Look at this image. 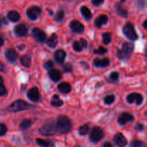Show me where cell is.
<instances>
[{"mask_svg":"<svg viewBox=\"0 0 147 147\" xmlns=\"http://www.w3.org/2000/svg\"><path fill=\"white\" fill-rule=\"evenodd\" d=\"M107 49L105 48V47H102V46H100V47H98V49H97V50H95L94 53H96V54H98V55H103L105 54V53H107Z\"/></svg>","mask_w":147,"mask_h":147,"instance_id":"cell-35","label":"cell"},{"mask_svg":"<svg viewBox=\"0 0 147 147\" xmlns=\"http://www.w3.org/2000/svg\"><path fill=\"white\" fill-rule=\"evenodd\" d=\"M36 142L37 144L41 147H54V144L50 141L44 140L42 139H37Z\"/></svg>","mask_w":147,"mask_h":147,"instance_id":"cell-26","label":"cell"},{"mask_svg":"<svg viewBox=\"0 0 147 147\" xmlns=\"http://www.w3.org/2000/svg\"><path fill=\"white\" fill-rule=\"evenodd\" d=\"M70 28L76 33H82L85 30V27L81 22L78 20H73L70 24Z\"/></svg>","mask_w":147,"mask_h":147,"instance_id":"cell-10","label":"cell"},{"mask_svg":"<svg viewBox=\"0 0 147 147\" xmlns=\"http://www.w3.org/2000/svg\"><path fill=\"white\" fill-rule=\"evenodd\" d=\"M108 20L109 18L105 14H101V15H99L97 18L95 20V26H96L97 28H100L103 25L106 24L108 22Z\"/></svg>","mask_w":147,"mask_h":147,"instance_id":"cell-16","label":"cell"},{"mask_svg":"<svg viewBox=\"0 0 147 147\" xmlns=\"http://www.w3.org/2000/svg\"><path fill=\"white\" fill-rule=\"evenodd\" d=\"M58 42V37L56 34H53L50 36V38L47 40V44L50 47H55Z\"/></svg>","mask_w":147,"mask_h":147,"instance_id":"cell-20","label":"cell"},{"mask_svg":"<svg viewBox=\"0 0 147 147\" xmlns=\"http://www.w3.org/2000/svg\"><path fill=\"white\" fill-rule=\"evenodd\" d=\"M134 45L130 42H124L121 50H118L117 56L121 60H128L130 57L131 54L133 52Z\"/></svg>","mask_w":147,"mask_h":147,"instance_id":"cell-2","label":"cell"},{"mask_svg":"<svg viewBox=\"0 0 147 147\" xmlns=\"http://www.w3.org/2000/svg\"><path fill=\"white\" fill-rule=\"evenodd\" d=\"M66 57V53L63 50H57L55 53V59L60 64L64 63Z\"/></svg>","mask_w":147,"mask_h":147,"instance_id":"cell-17","label":"cell"},{"mask_svg":"<svg viewBox=\"0 0 147 147\" xmlns=\"http://www.w3.org/2000/svg\"><path fill=\"white\" fill-rule=\"evenodd\" d=\"M65 17V12L63 9L59 10L58 11L56 14L55 17V20L57 22H61L63 20Z\"/></svg>","mask_w":147,"mask_h":147,"instance_id":"cell-29","label":"cell"},{"mask_svg":"<svg viewBox=\"0 0 147 147\" xmlns=\"http://www.w3.org/2000/svg\"><path fill=\"white\" fill-rule=\"evenodd\" d=\"M32 35L37 41L44 42L46 40V34L40 29L35 27L32 30Z\"/></svg>","mask_w":147,"mask_h":147,"instance_id":"cell-9","label":"cell"},{"mask_svg":"<svg viewBox=\"0 0 147 147\" xmlns=\"http://www.w3.org/2000/svg\"><path fill=\"white\" fill-rule=\"evenodd\" d=\"M135 129L137 131H142L144 130V125L141 123H138L135 126Z\"/></svg>","mask_w":147,"mask_h":147,"instance_id":"cell-39","label":"cell"},{"mask_svg":"<svg viewBox=\"0 0 147 147\" xmlns=\"http://www.w3.org/2000/svg\"><path fill=\"white\" fill-rule=\"evenodd\" d=\"M134 117L129 113H123L119 118V123L121 125H125L129 122L133 121Z\"/></svg>","mask_w":147,"mask_h":147,"instance_id":"cell-13","label":"cell"},{"mask_svg":"<svg viewBox=\"0 0 147 147\" xmlns=\"http://www.w3.org/2000/svg\"><path fill=\"white\" fill-rule=\"evenodd\" d=\"M114 142L119 147H125L127 145V140L121 133H118L115 135Z\"/></svg>","mask_w":147,"mask_h":147,"instance_id":"cell-12","label":"cell"},{"mask_svg":"<svg viewBox=\"0 0 147 147\" xmlns=\"http://www.w3.org/2000/svg\"><path fill=\"white\" fill-rule=\"evenodd\" d=\"M27 97L33 102H36L40 100V92H39L38 88L36 87L30 88L27 92Z\"/></svg>","mask_w":147,"mask_h":147,"instance_id":"cell-11","label":"cell"},{"mask_svg":"<svg viewBox=\"0 0 147 147\" xmlns=\"http://www.w3.org/2000/svg\"><path fill=\"white\" fill-rule=\"evenodd\" d=\"M104 1V0H91L92 4L94 6H100Z\"/></svg>","mask_w":147,"mask_h":147,"instance_id":"cell-40","label":"cell"},{"mask_svg":"<svg viewBox=\"0 0 147 147\" xmlns=\"http://www.w3.org/2000/svg\"><path fill=\"white\" fill-rule=\"evenodd\" d=\"M20 63L24 67H30V65H31V57L30 55H23L20 58Z\"/></svg>","mask_w":147,"mask_h":147,"instance_id":"cell-22","label":"cell"},{"mask_svg":"<svg viewBox=\"0 0 147 147\" xmlns=\"http://www.w3.org/2000/svg\"><path fill=\"white\" fill-rule=\"evenodd\" d=\"M5 56L7 60H8L9 63H13L17 60L18 57V53L13 49H8L7 50L5 53Z\"/></svg>","mask_w":147,"mask_h":147,"instance_id":"cell-14","label":"cell"},{"mask_svg":"<svg viewBox=\"0 0 147 147\" xmlns=\"http://www.w3.org/2000/svg\"><path fill=\"white\" fill-rule=\"evenodd\" d=\"M41 11L40 7H37V6H33V7H30L27 10V15L30 20H35L40 16Z\"/></svg>","mask_w":147,"mask_h":147,"instance_id":"cell-7","label":"cell"},{"mask_svg":"<svg viewBox=\"0 0 147 147\" xmlns=\"http://www.w3.org/2000/svg\"><path fill=\"white\" fill-rule=\"evenodd\" d=\"M58 90L61 93H68L71 90V86L67 83H62L58 86Z\"/></svg>","mask_w":147,"mask_h":147,"instance_id":"cell-23","label":"cell"},{"mask_svg":"<svg viewBox=\"0 0 147 147\" xmlns=\"http://www.w3.org/2000/svg\"><path fill=\"white\" fill-rule=\"evenodd\" d=\"M3 67H4V65H3V64L2 63H1V62H0V70H2L3 69Z\"/></svg>","mask_w":147,"mask_h":147,"instance_id":"cell-47","label":"cell"},{"mask_svg":"<svg viewBox=\"0 0 147 147\" xmlns=\"http://www.w3.org/2000/svg\"><path fill=\"white\" fill-rule=\"evenodd\" d=\"M125 1H126V0H121V3L125 2Z\"/></svg>","mask_w":147,"mask_h":147,"instance_id":"cell-49","label":"cell"},{"mask_svg":"<svg viewBox=\"0 0 147 147\" xmlns=\"http://www.w3.org/2000/svg\"><path fill=\"white\" fill-rule=\"evenodd\" d=\"M109 63H110V61H109V60L108 58H104V59L96 58L94 60V61H93L94 65L98 67H107V66L109 65Z\"/></svg>","mask_w":147,"mask_h":147,"instance_id":"cell-18","label":"cell"},{"mask_svg":"<svg viewBox=\"0 0 147 147\" xmlns=\"http://www.w3.org/2000/svg\"><path fill=\"white\" fill-rule=\"evenodd\" d=\"M143 27H144V28H145L146 30H147V20H146L144 22Z\"/></svg>","mask_w":147,"mask_h":147,"instance_id":"cell-45","label":"cell"},{"mask_svg":"<svg viewBox=\"0 0 147 147\" xmlns=\"http://www.w3.org/2000/svg\"><path fill=\"white\" fill-rule=\"evenodd\" d=\"M3 83V79H2V78L0 76V85H1V83Z\"/></svg>","mask_w":147,"mask_h":147,"instance_id":"cell-48","label":"cell"},{"mask_svg":"<svg viewBox=\"0 0 147 147\" xmlns=\"http://www.w3.org/2000/svg\"><path fill=\"white\" fill-rule=\"evenodd\" d=\"M27 32H28V29L24 24H20L14 27V32L17 36H20V37L26 35Z\"/></svg>","mask_w":147,"mask_h":147,"instance_id":"cell-15","label":"cell"},{"mask_svg":"<svg viewBox=\"0 0 147 147\" xmlns=\"http://www.w3.org/2000/svg\"><path fill=\"white\" fill-rule=\"evenodd\" d=\"M3 44H4V40L2 37H0V47L3 45Z\"/></svg>","mask_w":147,"mask_h":147,"instance_id":"cell-46","label":"cell"},{"mask_svg":"<svg viewBox=\"0 0 147 147\" xmlns=\"http://www.w3.org/2000/svg\"><path fill=\"white\" fill-rule=\"evenodd\" d=\"M32 107V106L28 104V103H26L24 100H17L10 105V106L9 107V111L15 113V112L27 110V109H30Z\"/></svg>","mask_w":147,"mask_h":147,"instance_id":"cell-4","label":"cell"},{"mask_svg":"<svg viewBox=\"0 0 147 147\" xmlns=\"http://www.w3.org/2000/svg\"><path fill=\"white\" fill-rule=\"evenodd\" d=\"M51 104L53 106H55V107H59V106H61L63 104V101L62 100H60V97L57 95H54L51 100Z\"/></svg>","mask_w":147,"mask_h":147,"instance_id":"cell-27","label":"cell"},{"mask_svg":"<svg viewBox=\"0 0 147 147\" xmlns=\"http://www.w3.org/2000/svg\"><path fill=\"white\" fill-rule=\"evenodd\" d=\"M123 34L126 36L128 39L131 40H136L138 39V35L136 32L134 27L130 22H127L123 27Z\"/></svg>","mask_w":147,"mask_h":147,"instance_id":"cell-5","label":"cell"},{"mask_svg":"<svg viewBox=\"0 0 147 147\" xmlns=\"http://www.w3.org/2000/svg\"><path fill=\"white\" fill-rule=\"evenodd\" d=\"M126 100H127L128 103H136V105L139 106V105L142 104V102H143L144 98L143 96H142V95H141L140 93H133L128 95L127 98H126Z\"/></svg>","mask_w":147,"mask_h":147,"instance_id":"cell-8","label":"cell"},{"mask_svg":"<svg viewBox=\"0 0 147 147\" xmlns=\"http://www.w3.org/2000/svg\"><path fill=\"white\" fill-rule=\"evenodd\" d=\"M8 19L10 21L13 22H16L19 21L20 19V15L17 11H10L7 14Z\"/></svg>","mask_w":147,"mask_h":147,"instance_id":"cell-24","label":"cell"},{"mask_svg":"<svg viewBox=\"0 0 147 147\" xmlns=\"http://www.w3.org/2000/svg\"><path fill=\"white\" fill-rule=\"evenodd\" d=\"M6 93H7V90H6L5 87L2 85H0V96H4L6 94Z\"/></svg>","mask_w":147,"mask_h":147,"instance_id":"cell-41","label":"cell"},{"mask_svg":"<svg viewBox=\"0 0 147 147\" xmlns=\"http://www.w3.org/2000/svg\"><path fill=\"white\" fill-rule=\"evenodd\" d=\"M103 136H104V134H103V130L100 127H94L90 132V140L92 142L96 143V142L101 140Z\"/></svg>","mask_w":147,"mask_h":147,"instance_id":"cell-6","label":"cell"},{"mask_svg":"<svg viewBox=\"0 0 147 147\" xmlns=\"http://www.w3.org/2000/svg\"><path fill=\"white\" fill-rule=\"evenodd\" d=\"M89 129H89L88 125H87V124L83 125V126H81L80 128H79V129H78L79 134H80V135H82V136L87 134L89 131Z\"/></svg>","mask_w":147,"mask_h":147,"instance_id":"cell-30","label":"cell"},{"mask_svg":"<svg viewBox=\"0 0 147 147\" xmlns=\"http://www.w3.org/2000/svg\"><path fill=\"white\" fill-rule=\"evenodd\" d=\"M80 45L82 46V47H83V48H86V47H87V45H88L87 41H86V40H85V39H83V38L80 39Z\"/></svg>","mask_w":147,"mask_h":147,"instance_id":"cell-42","label":"cell"},{"mask_svg":"<svg viewBox=\"0 0 147 147\" xmlns=\"http://www.w3.org/2000/svg\"><path fill=\"white\" fill-rule=\"evenodd\" d=\"M53 65H53V62H52L51 60H48V61H47L45 63L44 67L45 69H47V70H49V69L51 70V68L53 67Z\"/></svg>","mask_w":147,"mask_h":147,"instance_id":"cell-38","label":"cell"},{"mask_svg":"<svg viewBox=\"0 0 147 147\" xmlns=\"http://www.w3.org/2000/svg\"><path fill=\"white\" fill-rule=\"evenodd\" d=\"M49 76L55 82L58 81L61 79V73L59 70H55V69H51L49 71Z\"/></svg>","mask_w":147,"mask_h":147,"instance_id":"cell-19","label":"cell"},{"mask_svg":"<svg viewBox=\"0 0 147 147\" xmlns=\"http://www.w3.org/2000/svg\"><path fill=\"white\" fill-rule=\"evenodd\" d=\"M102 147H113V146H112V144L110 143V142H105V143H103Z\"/></svg>","mask_w":147,"mask_h":147,"instance_id":"cell-44","label":"cell"},{"mask_svg":"<svg viewBox=\"0 0 147 147\" xmlns=\"http://www.w3.org/2000/svg\"><path fill=\"white\" fill-rule=\"evenodd\" d=\"M80 11H81V14H83V16L84 17V18L86 20H89L91 19L92 17V14L90 10L86 6H83L80 8Z\"/></svg>","mask_w":147,"mask_h":147,"instance_id":"cell-25","label":"cell"},{"mask_svg":"<svg viewBox=\"0 0 147 147\" xmlns=\"http://www.w3.org/2000/svg\"><path fill=\"white\" fill-rule=\"evenodd\" d=\"M130 147H145V144L139 140H134L131 142Z\"/></svg>","mask_w":147,"mask_h":147,"instance_id":"cell-32","label":"cell"},{"mask_svg":"<svg viewBox=\"0 0 147 147\" xmlns=\"http://www.w3.org/2000/svg\"><path fill=\"white\" fill-rule=\"evenodd\" d=\"M115 9H116V11L118 14L122 17H126L128 16V12L119 3H116L115 4Z\"/></svg>","mask_w":147,"mask_h":147,"instance_id":"cell-21","label":"cell"},{"mask_svg":"<svg viewBox=\"0 0 147 147\" xmlns=\"http://www.w3.org/2000/svg\"><path fill=\"white\" fill-rule=\"evenodd\" d=\"M32 121L30 119H24V121L21 122L20 125V128L22 130H25V129H28L29 127H30V126L32 125Z\"/></svg>","mask_w":147,"mask_h":147,"instance_id":"cell-28","label":"cell"},{"mask_svg":"<svg viewBox=\"0 0 147 147\" xmlns=\"http://www.w3.org/2000/svg\"><path fill=\"white\" fill-rule=\"evenodd\" d=\"M110 78L113 80H117L119 78V74L118 72H112L110 75Z\"/></svg>","mask_w":147,"mask_h":147,"instance_id":"cell-37","label":"cell"},{"mask_svg":"<svg viewBox=\"0 0 147 147\" xmlns=\"http://www.w3.org/2000/svg\"><path fill=\"white\" fill-rule=\"evenodd\" d=\"M7 131V126L3 123H0V136H4Z\"/></svg>","mask_w":147,"mask_h":147,"instance_id":"cell-36","label":"cell"},{"mask_svg":"<svg viewBox=\"0 0 147 147\" xmlns=\"http://www.w3.org/2000/svg\"><path fill=\"white\" fill-rule=\"evenodd\" d=\"M57 132L60 134H66L72 129V123L69 118L65 116H60L57 119L55 123Z\"/></svg>","mask_w":147,"mask_h":147,"instance_id":"cell-1","label":"cell"},{"mask_svg":"<svg viewBox=\"0 0 147 147\" xmlns=\"http://www.w3.org/2000/svg\"><path fill=\"white\" fill-rule=\"evenodd\" d=\"M73 48L76 52H81L82 50H83V47L80 45V42L78 41L74 42L73 45Z\"/></svg>","mask_w":147,"mask_h":147,"instance_id":"cell-34","label":"cell"},{"mask_svg":"<svg viewBox=\"0 0 147 147\" xmlns=\"http://www.w3.org/2000/svg\"><path fill=\"white\" fill-rule=\"evenodd\" d=\"M111 41V36L109 32H105L103 34V44L108 45Z\"/></svg>","mask_w":147,"mask_h":147,"instance_id":"cell-31","label":"cell"},{"mask_svg":"<svg viewBox=\"0 0 147 147\" xmlns=\"http://www.w3.org/2000/svg\"><path fill=\"white\" fill-rule=\"evenodd\" d=\"M71 70H72V66L71 65L69 64V63H67V64L64 66V70L65 72L71 71Z\"/></svg>","mask_w":147,"mask_h":147,"instance_id":"cell-43","label":"cell"},{"mask_svg":"<svg viewBox=\"0 0 147 147\" xmlns=\"http://www.w3.org/2000/svg\"><path fill=\"white\" fill-rule=\"evenodd\" d=\"M114 100H115V96H113V95H109V96H106V97L104 98L103 101H104V103H106V104L110 105L111 104V103H113V102H114Z\"/></svg>","mask_w":147,"mask_h":147,"instance_id":"cell-33","label":"cell"},{"mask_svg":"<svg viewBox=\"0 0 147 147\" xmlns=\"http://www.w3.org/2000/svg\"><path fill=\"white\" fill-rule=\"evenodd\" d=\"M57 132L56 125L53 121H48L45 123L40 129V133L42 136H53Z\"/></svg>","mask_w":147,"mask_h":147,"instance_id":"cell-3","label":"cell"}]
</instances>
